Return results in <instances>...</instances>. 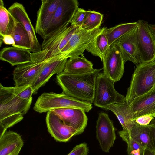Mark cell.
I'll return each instance as SVG.
<instances>
[{
    "label": "cell",
    "instance_id": "cell-1",
    "mask_svg": "<svg viewBox=\"0 0 155 155\" xmlns=\"http://www.w3.org/2000/svg\"><path fill=\"white\" fill-rule=\"evenodd\" d=\"M32 99L20 98L13 92L11 87H5L0 83V136L8 128L23 120Z\"/></svg>",
    "mask_w": 155,
    "mask_h": 155
},
{
    "label": "cell",
    "instance_id": "cell-2",
    "mask_svg": "<svg viewBox=\"0 0 155 155\" xmlns=\"http://www.w3.org/2000/svg\"><path fill=\"white\" fill-rule=\"evenodd\" d=\"M101 69L86 73L73 74L63 72L57 74L56 81L62 92L78 100L93 103L95 79Z\"/></svg>",
    "mask_w": 155,
    "mask_h": 155
},
{
    "label": "cell",
    "instance_id": "cell-3",
    "mask_svg": "<svg viewBox=\"0 0 155 155\" xmlns=\"http://www.w3.org/2000/svg\"><path fill=\"white\" fill-rule=\"evenodd\" d=\"M92 108V104L78 100L63 92H44L40 96L34 104L33 109L39 113L64 108L79 109L88 112Z\"/></svg>",
    "mask_w": 155,
    "mask_h": 155
},
{
    "label": "cell",
    "instance_id": "cell-4",
    "mask_svg": "<svg viewBox=\"0 0 155 155\" xmlns=\"http://www.w3.org/2000/svg\"><path fill=\"white\" fill-rule=\"evenodd\" d=\"M155 61L136 65L125 96L128 105L155 87Z\"/></svg>",
    "mask_w": 155,
    "mask_h": 155
},
{
    "label": "cell",
    "instance_id": "cell-5",
    "mask_svg": "<svg viewBox=\"0 0 155 155\" xmlns=\"http://www.w3.org/2000/svg\"><path fill=\"white\" fill-rule=\"evenodd\" d=\"M47 49L31 53V61L17 66L13 71L15 86L31 85L49 60L47 58Z\"/></svg>",
    "mask_w": 155,
    "mask_h": 155
},
{
    "label": "cell",
    "instance_id": "cell-6",
    "mask_svg": "<svg viewBox=\"0 0 155 155\" xmlns=\"http://www.w3.org/2000/svg\"><path fill=\"white\" fill-rule=\"evenodd\" d=\"M114 83L103 73L99 72L97 74L95 79L93 102L95 106L107 109L112 104L125 100V97L115 90Z\"/></svg>",
    "mask_w": 155,
    "mask_h": 155
},
{
    "label": "cell",
    "instance_id": "cell-7",
    "mask_svg": "<svg viewBox=\"0 0 155 155\" xmlns=\"http://www.w3.org/2000/svg\"><path fill=\"white\" fill-rule=\"evenodd\" d=\"M101 29L102 28H100L88 30L82 28H78L73 34L59 55H62L67 58L84 55V51Z\"/></svg>",
    "mask_w": 155,
    "mask_h": 155
},
{
    "label": "cell",
    "instance_id": "cell-8",
    "mask_svg": "<svg viewBox=\"0 0 155 155\" xmlns=\"http://www.w3.org/2000/svg\"><path fill=\"white\" fill-rule=\"evenodd\" d=\"M79 4L77 0H60L47 31L45 40L68 27L79 8Z\"/></svg>",
    "mask_w": 155,
    "mask_h": 155
},
{
    "label": "cell",
    "instance_id": "cell-9",
    "mask_svg": "<svg viewBox=\"0 0 155 155\" xmlns=\"http://www.w3.org/2000/svg\"><path fill=\"white\" fill-rule=\"evenodd\" d=\"M103 73L114 83L119 81L124 73L125 62L118 45L115 43L109 47L102 61Z\"/></svg>",
    "mask_w": 155,
    "mask_h": 155
},
{
    "label": "cell",
    "instance_id": "cell-10",
    "mask_svg": "<svg viewBox=\"0 0 155 155\" xmlns=\"http://www.w3.org/2000/svg\"><path fill=\"white\" fill-rule=\"evenodd\" d=\"M137 45L141 63L155 61V39L150 31L147 21H137Z\"/></svg>",
    "mask_w": 155,
    "mask_h": 155
},
{
    "label": "cell",
    "instance_id": "cell-11",
    "mask_svg": "<svg viewBox=\"0 0 155 155\" xmlns=\"http://www.w3.org/2000/svg\"><path fill=\"white\" fill-rule=\"evenodd\" d=\"M96 138L103 151L108 153L116 139L115 129L108 115L99 113L96 126Z\"/></svg>",
    "mask_w": 155,
    "mask_h": 155
},
{
    "label": "cell",
    "instance_id": "cell-12",
    "mask_svg": "<svg viewBox=\"0 0 155 155\" xmlns=\"http://www.w3.org/2000/svg\"><path fill=\"white\" fill-rule=\"evenodd\" d=\"M79 28L70 25L61 29L47 39L43 40L42 50L47 49V59L59 55L66 45L74 32Z\"/></svg>",
    "mask_w": 155,
    "mask_h": 155
},
{
    "label": "cell",
    "instance_id": "cell-13",
    "mask_svg": "<svg viewBox=\"0 0 155 155\" xmlns=\"http://www.w3.org/2000/svg\"><path fill=\"white\" fill-rule=\"evenodd\" d=\"M46 122L48 132L57 141L66 142L78 135L76 130L65 124L52 111L47 112Z\"/></svg>",
    "mask_w": 155,
    "mask_h": 155
},
{
    "label": "cell",
    "instance_id": "cell-14",
    "mask_svg": "<svg viewBox=\"0 0 155 155\" xmlns=\"http://www.w3.org/2000/svg\"><path fill=\"white\" fill-rule=\"evenodd\" d=\"M60 0H42L41 4L37 12L35 30L43 39H46L47 33Z\"/></svg>",
    "mask_w": 155,
    "mask_h": 155
},
{
    "label": "cell",
    "instance_id": "cell-15",
    "mask_svg": "<svg viewBox=\"0 0 155 155\" xmlns=\"http://www.w3.org/2000/svg\"><path fill=\"white\" fill-rule=\"evenodd\" d=\"M8 10L14 17L22 24L28 32L31 47L29 51L32 53L41 51V45L37 38L35 30L23 5L15 2L10 6Z\"/></svg>",
    "mask_w": 155,
    "mask_h": 155
},
{
    "label": "cell",
    "instance_id": "cell-16",
    "mask_svg": "<svg viewBox=\"0 0 155 155\" xmlns=\"http://www.w3.org/2000/svg\"><path fill=\"white\" fill-rule=\"evenodd\" d=\"M68 58L59 55L49 59L42 69L38 77L31 85L34 94L44 86L54 74L62 73L64 69Z\"/></svg>",
    "mask_w": 155,
    "mask_h": 155
},
{
    "label": "cell",
    "instance_id": "cell-17",
    "mask_svg": "<svg viewBox=\"0 0 155 155\" xmlns=\"http://www.w3.org/2000/svg\"><path fill=\"white\" fill-rule=\"evenodd\" d=\"M137 26L115 42L120 48L125 62L130 61L136 65L141 63L137 45Z\"/></svg>",
    "mask_w": 155,
    "mask_h": 155
},
{
    "label": "cell",
    "instance_id": "cell-18",
    "mask_svg": "<svg viewBox=\"0 0 155 155\" xmlns=\"http://www.w3.org/2000/svg\"><path fill=\"white\" fill-rule=\"evenodd\" d=\"M129 109L133 120L143 115L155 118V87L135 99L129 105Z\"/></svg>",
    "mask_w": 155,
    "mask_h": 155
},
{
    "label": "cell",
    "instance_id": "cell-19",
    "mask_svg": "<svg viewBox=\"0 0 155 155\" xmlns=\"http://www.w3.org/2000/svg\"><path fill=\"white\" fill-rule=\"evenodd\" d=\"M67 125L76 130L78 135L81 134L85 129L88 118L83 110L73 108H64L52 110Z\"/></svg>",
    "mask_w": 155,
    "mask_h": 155
},
{
    "label": "cell",
    "instance_id": "cell-20",
    "mask_svg": "<svg viewBox=\"0 0 155 155\" xmlns=\"http://www.w3.org/2000/svg\"><path fill=\"white\" fill-rule=\"evenodd\" d=\"M24 144L21 136L12 131L0 136V155H18Z\"/></svg>",
    "mask_w": 155,
    "mask_h": 155
},
{
    "label": "cell",
    "instance_id": "cell-21",
    "mask_svg": "<svg viewBox=\"0 0 155 155\" xmlns=\"http://www.w3.org/2000/svg\"><path fill=\"white\" fill-rule=\"evenodd\" d=\"M31 53L29 50L12 46L3 48L0 52V59L12 66L18 65L30 61Z\"/></svg>",
    "mask_w": 155,
    "mask_h": 155
},
{
    "label": "cell",
    "instance_id": "cell-22",
    "mask_svg": "<svg viewBox=\"0 0 155 155\" xmlns=\"http://www.w3.org/2000/svg\"><path fill=\"white\" fill-rule=\"evenodd\" d=\"M150 124L141 125L134 123L129 130H122L121 132L139 143L144 148L154 150L150 132ZM155 151V150H154Z\"/></svg>",
    "mask_w": 155,
    "mask_h": 155
},
{
    "label": "cell",
    "instance_id": "cell-23",
    "mask_svg": "<svg viewBox=\"0 0 155 155\" xmlns=\"http://www.w3.org/2000/svg\"><path fill=\"white\" fill-rule=\"evenodd\" d=\"M93 64L84 56L69 58L66 63L63 73L69 74H83L94 70Z\"/></svg>",
    "mask_w": 155,
    "mask_h": 155
},
{
    "label": "cell",
    "instance_id": "cell-24",
    "mask_svg": "<svg viewBox=\"0 0 155 155\" xmlns=\"http://www.w3.org/2000/svg\"><path fill=\"white\" fill-rule=\"evenodd\" d=\"M107 109L112 111L120 123L123 130H129L131 129L134 122L129 109V105L126 101L112 104Z\"/></svg>",
    "mask_w": 155,
    "mask_h": 155
},
{
    "label": "cell",
    "instance_id": "cell-25",
    "mask_svg": "<svg viewBox=\"0 0 155 155\" xmlns=\"http://www.w3.org/2000/svg\"><path fill=\"white\" fill-rule=\"evenodd\" d=\"M17 20L4 6L3 2L0 0V45L3 42L4 36L11 35Z\"/></svg>",
    "mask_w": 155,
    "mask_h": 155
},
{
    "label": "cell",
    "instance_id": "cell-26",
    "mask_svg": "<svg viewBox=\"0 0 155 155\" xmlns=\"http://www.w3.org/2000/svg\"><path fill=\"white\" fill-rule=\"evenodd\" d=\"M106 27L101 30L95 37L86 50L93 55L98 57L102 62L104 56L109 46L105 34Z\"/></svg>",
    "mask_w": 155,
    "mask_h": 155
},
{
    "label": "cell",
    "instance_id": "cell-27",
    "mask_svg": "<svg viewBox=\"0 0 155 155\" xmlns=\"http://www.w3.org/2000/svg\"><path fill=\"white\" fill-rule=\"evenodd\" d=\"M137 26V22H135L121 24L111 28H107L105 34L109 46Z\"/></svg>",
    "mask_w": 155,
    "mask_h": 155
},
{
    "label": "cell",
    "instance_id": "cell-28",
    "mask_svg": "<svg viewBox=\"0 0 155 155\" xmlns=\"http://www.w3.org/2000/svg\"><path fill=\"white\" fill-rule=\"evenodd\" d=\"M11 35L15 44L12 46L30 50L31 48L30 38L23 25L17 20Z\"/></svg>",
    "mask_w": 155,
    "mask_h": 155
},
{
    "label": "cell",
    "instance_id": "cell-29",
    "mask_svg": "<svg viewBox=\"0 0 155 155\" xmlns=\"http://www.w3.org/2000/svg\"><path fill=\"white\" fill-rule=\"evenodd\" d=\"M103 17V15L99 12L86 11L81 28L88 30L100 28Z\"/></svg>",
    "mask_w": 155,
    "mask_h": 155
},
{
    "label": "cell",
    "instance_id": "cell-30",
    "mask_svg": "<svg viewBox=\"0 0 155 155\" xmlns=\"http://www.w3.org/2000/svg\"><path fill=\"white\" fill-rule=\"evenodd\" d=\"M120 137L127 144V152L128 155H143L144 148L139 143L134 141L119 131Z\"/></svg>",
    "mask_w": 155,
    "mask_h": 155
},
{
    "label": "cell",
    "instance_id": "cell-31",
    "mask_svg": "<svg viewBox=\"0 0 155 155\" xmlns=\"http://www.w3.org/2000/svg\"><path fill=\"white\" fill-rule=\"evenodd\" d=\"M13 92L20 98L25 100L32 99L34 91L31 85L11 87Z\"/></svg>",
    "mask_w": 155,
    "mask_h": 155
},
{
    "label": "cell",
    "instance_id": "cell-32",
    "mask_svg": "<svg viewBox=\"0 0 155 155\" xmlns=\"http://www.w3.org/2000/svg\"><path fill=\"white\" fill-rule=\"evenodd\" d=\"M86 11L83 9L78 8L71 20L70 25H73L79 28H81Z\"/></svg>",
    "mask_w": 155,
    "mask_h": 155
},
{
    "label": "cell",
    "instance_id": "cell-33",
    "mask_svg": "<svg viewBox=\"0 0 155 155\" xmlns=\"http://www.w3.org/2000/svg\"><path fill=\"white\" fill-rule=\"evenodd\" d=\"M89 148L85 143L76 145L67 155H88Z\"/></svg>",
    "mask_w": 155,
    "mask_h": 155
},
{
    "label": "cell",
    "instance_id": "cell-34",
    "mask_svg": "<svg viewBox=\"0 0 155 155\" xmlns=\"http://www.w3.org/2000/svg\"><path fill=\"white\" fill-rule=\"evenodd\" d=\"M154 119L148 115H143L137 117L134 120V123L141 125L146 126L150 124Z\"/></svg>",
    "mask_w": 155,
    "mask_h": 155
},
{
    "label": "cell",
    "instance_id": "cell-35",
    "mask_svg": "<svg viewBox=\"0 0 155 155\" xmlns=\"http://www.w3.org/2000/svg\"><path fill=\"white\" fill-rule=\"evenodd\" d=\"M3 42L5 44L14 45L15 42L13 37L10 35H6L4 36Z\"/></svg>",
    "mask_w": 155,
    "mask_h": 155
},
{
    "label": "cell",
    "instance_id": "cell-36",
    "mask_svg": "<svg viewBox=\"0 0 155 155\" xmlns=\"http://www.w3.org/2000/svg\"><path fill=\"white\" fill-rule=\"evenodd\" d=\"M150 124V134L155 151V124L151 122Z\"/></svg>",
    "mask_w": 155,
    "mask_h": 155
},
{
    "label": "cell",
    "instance_id": "cell-37",
    "mask_svg": "<svg viewBox=\"0 0 155 155\" xmlns=\"http://www.w3.org/2000/svg\"><path fill=\"white\" fill-rule=\"evenodd\" d=\"M143 155H155V151L147 148H145Z\"/></svg>",
    "mask_w": 155,
    "mask_h": 155
},
{
    "label": "cell",
    "instance_id": "cell-38",
    "mask_svg": "<svg viewBox=\"0 0 155 155\" xmlns=\"http://www.w3.org/2000/svg\"><path fill=\"white\" fill-rule=\"evenodd\" d=\"M149 29L155 39V24H149Z\"/></svg>",
    "mask_w": 155,
    "mask_h": 155
},
{
    "label": "cell",
    "instance_id": "cell-39",
    "mask_svg": "<svg viewBox=\"0 0 155 155\" xmlns=\"http://www.w3.org/2000/svg\"><path fill=\"white\" fill-rule=\"evenodd\" d=\"M151 122L155 124V118L153 119Z\"/></svg>",
    "mask_w": 155,
    "mask_h": 155
},
{
    "label": "cell",
    "instance_id": "cell-40",
    "mask_svg": "<svg viewBox=\"0 0 155 155\" xmlns=\"http://www.w3.org/2000/svg\"><path fill=\"white\" fill-rule=\"evenodd\" d=\"M154 76H155V72H154Z\"/></svg>",
    "mask_w": 155,
    "mask_h": 155
}]
</instances>
